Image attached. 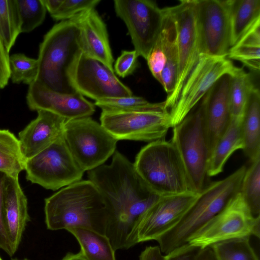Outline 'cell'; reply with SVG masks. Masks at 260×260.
I'll list each match as a JSON object with an SVG mask.
<instances>
[{
    "label": "cell",
    "instance_id": "obj_21",
    "mask_svg": "<svg viewBox=\"0 0 260 260\" xmlns=\"http://www.w3.org/2000/svg\"><path fill=\"white\" fill-rule=\"evenodd\" d=\"M5 214L8 239L15 253L27 223L29 221L26 197L18 178L7 177L5 191Z\"/></svg>",
    "mask_w": 260,
    "mask_h": 260
},
{
    "label": "cell",
    "instance_id": "obj_41",
    "mask_svg": "<svg viewBox=\"0 0 260 260\" xmlns=\"http://www.w3.org/2000/svg\"><path fill=\"white\" fill-rule=\"evenodd\" d=\"M10 77L9 52L0 38V89L8 84Z\"/></svg>",
    "mask_w": 260,
    "mask_h": 260
},
{
    "label": "cell",
    "instance_id": "obj_18",
    "mask_svg": "<svg viewBox=\"0 0 260 260\" xmlns=\"http://www.w3.org/2000/svg\"><path fill=\"white\" fill-rule=\"evenodd\" d=\"M231 75L220 77L203 98L204 121L210 154L231 120L230 89Z\"/></svg>",
    "mask_w": 260,
    "mask_h": 260
},
{
    "label": "cell",
    "instance_id": "obj_4",
    "mask_svg": "<svg viewBox=\"0 0 260 260\" xmlns=\"http://www.w3.org/2000/svg\"><path fill=\"white\" fill-rule=\"evenodd\" d=\"M83 52L80 30L71 19L54 25L39 48L36 81L55 91L73 94L69 73Z\"/></svg>",
    "mask_w": 260,
    "mask_h": 260
},
{
    "label": "cell",
    "instance_id": "obj_46",
    "mask_svg": "<svg viewBox=\"0 0 260 260\" xmlns=\"http://www.w3.org/2000/svg\"><path fill=\"white\" fill-rule=\"evenodd\" d=\"M12 260H19V259H16V258H15V259H13ZM22 260H29L27 258H25V259H22Z\"/></svg>",
    "mask_w": 260,
    "mask_h": 260
},
{
    "label": "cell",
    "instance_id": "obj_10",
    "mask_svg": "<svg viewBox=\"0 0 260 260\" xmlns=\"http://www.w3.org/2000/svg\"><path fill=\"white\" fill-rule=\"evenodd\" d=\"M236 68L227 57L200 54L177 100L168 112L172 127L190 112L220 77L225 74L232 75Z\"/></svg>",
    "mask_w": 260,
    "mask_h": 260
},
{
    "label": "cell",
    "instance_id": "obj_23",
    "mask_svg": "<svg viewBox=\"0 0 260 260\" xmlns=\"http://www.w3.org/2000/svg\"><path fill=\"white\" fill-rule=\"evenodd\" d=\"M241 125L243 151L251 161L260 156V93L255 86L250 92Z\"/></svg>",
    "mask_w": 260,
    "mask_h": 260
},
{
    "label": "cell",
    "instance_id": "obj_25",
    "mask_svg": "<svg viewBox=\"0 0 260 260\" xmlns=\"http://www.w3.org/2000/svg\"><path fill=\"white\" fill-rule=\"evenodd\" d=\"M229 10L231 47L260 20V0H226Z\"/></svg>",
    "mask_w": 260,
    "mask_h": 260
},
{
    "label": "cell",
    "instance_id": "obj_9",
    "mask_svg": "<svg viewBox=\"0 0 260 260\" xmlns=\"http://www.w3.org/2000/svg\"><path fill=\"white\" fill-rule=\"evenodd\" d=\"M251 236L259 238L260 217L252 215L239 192L191 236L187 243L203 249L221 241Z\"/></svg>",
    "mask_w": 260,
    "mask_h": 260
},
{
    "label": "cell",
    "instance_id": "obj_15",
    "mask_svg": "<svg viewBox=\"0 0 260 260\" xmlns=\"http://www.w3.org/2000/svg\"><path fill=\"white\" fill-rule=\"evenodd\" d=\"M197 16L201 54L227 57L231 48L227 1L197 0Z\"/></svg>",
    "mask_w": 260,
    "mask_h": 260
},
{
    "label": "cell",
    "instance_id": "obj_43",
    "mask_svg": "<svg viewBox=\"0 0 260 260\" xmlns=\"http://www.w3.org/2000/svg\"><path fill=\"white\" fill-rule=\"evenodd\" d=\"M46 10L50 15L55 13L59 8L63 0H42Z\"/></svg>",
    "mask_w": 260,
    "mask_h": 260
},
{
    "label": "cell",
    "instance_id": "obj_36",
    "mask_svg": "<svg viewBox=\"0 0 260 260\" xmlns=\"http://www.w3.org/2000/svg\"><path fill=\"white\" fill-rule=\"evenodd\" d=\"M165 46L166 34L162 25L161 30L146 59L150 72L159 83L161 73L166 63Z\"/></svg>",
    "mask_w": 260,
    "mask_h": 260
},
{
    "label": "cell",
    "instance_id": "obj_22",
    "mask_svg": "<svg viewBox=\"0 0 260 260\" xmlns=\"http://www.w3.org/2000/svg\"><path fill=\"white\" fill-rule=\"evenodd\" d=\"M242 119L231 118L230 123L212 151L207 167V176L220 173L226 161L238 149H243Z\"/></svg>",
    "mask_w": 260,
    "mask_h": 260
},
{
    "label": "cell",
    "instance_id": "obj_12",
    "mask_svg": "<svg viewBox=\"0 0 260 260\" xmlns=\"http://www.w3.org/2000/svg\"><path fill=\"white\" fill-rule=\"evenodd\" d=\"M101 124L118 141L153 142L164 139L172 127L169 114L164 110L102 111Z\"/></svg>",
    "mask_w": 260,
    "mask_h": 260
},
{
    "label": "cell",
    "instance_id": "obj_31",
    "mask_svg": "<svg viewBox=\"0 0 260 260\" xmlns=\"http://www.w3.org/2000/svg\"><path fill=\"white\" fill-rule=\"evenodd\" d=\"M21 33L16 0H0V38L9 53Z\"/></svg>",
    "mask_w": 260,
    "mask_h": 260
},
{
    "label": "cell",
    "instance_id": "obj_42",
    "mask_svg": "<svg viewBox=\"0 0 260 260\" xmlns=\"http://www.w3.org/2000/svg\"><path fill=\"white\" fill-rule=\"evenodd\" d=\"M140 260H165V255L162 254L158 246H147L140 256Z\"/></svg>",
    "mask_w": 260,
    "mask_h": 260
},
{
    "label": "cell",
    "instance_id": "obj_14",
    "mask_svg": "<svg viewBox=\"0 0 260 260\" xmlns=\"http://www.w3.org/2000/svg\"><path fill=\"white\" fill-rule=\"evenodd\" d=\"M69 78L76 92L95 101L133 95L131 90L118 79L114 71L83 52L73 66Z\"/></svg>",
    "mask_w": 260,
    "mask_h": 260
},
{
    "label": "cell",
    "instance_id": "obj_24",
    "mask_svg": "<svg viewBox=\"0 0 260 260\" xmlns=\"http://www.w3.org/2000/svg\"><path fill=\"white\" fill-rule=\"evenodd\" d=\"M162 9V26L166 34V63L161 73L160 83L168 95L175 88L178 73L179 54L177 28L174 18L170 7Z\"/></svg>",
    "mask_w": 260,
    "mask_h": 260
},
{
    "label": "cell",
    "instance_id": "obj_7",
    "mask_svg": "<svg viewBox=\"0 0 260 260\" xmlns=\"http://www.w3.org/2000/svg\"><path fill=\"white\" fill-rule=\"evenodd\" d=\"M63 135L73 157L84 172L103 165L115 152L118 141L90 116L67 120Z\"/></svg>",
    "mask_w": 260,
    "mask_h": 260
},
{
    "label": "cell",
    "instance_id": "obj_5",
    "mask_svg": "<svg viewBox=\"0 0 260 260\" xmlns=\"http://www.w3.org/2000/svg\"><path fill=\"white\" fill-rule=\"evenodd\" d=\"M134 165L145 184L160 197L193 192L183 162L171 141L164 139L150 142L137 154Z\"/></svg>",
    "mask_w": 260,
    "mask_h": 260
},
{
    "label": "cell",
    "instance_id": "obj_37",
    "mask_svg": "<svg viewBox=\"0 0 260 260\" xmlns=\"http://www.w3.org/2000/svg\"><path fill=\"white\" fill-rule=\"evenodd\" d=\"M99 0H63L56 12L51 16L56 20L64 21L86 10L95 8Z\"/></svg>",
    "mask_w": 260,
    "mask_h": 260
},
{
    "label": "cell",
    "instance_id": "obj_8",
    "mask_svg": "<svg viewBox=\"0 0 260 260\" xmlns=\"http://www.w3.org/2000/svg\"><path fill=\"white\" fill-rule=\"evenodd\" d=\"M24 170L28 181L52 190L80 181L84 172L71 153L63 135L26 159Z\"/></svg>",
    "mask_w": 260,
    "mask_h": 260
},
{
    "label": "cell",
    "instance_id": "obj_16",
    "mask_svg": "<svg viewBox=\"0 0 260 260\" xmlns=\"http://www.w3.org/2000/svg\"><path fill=\"white\" fill-rule=\"evenodd\" d=\"M199 193L160 197L143 215L138 226V243L156 240L173 228L192 205Z\"/></svg>",
    "mask_w": 260,
    "mask_h": 260
},
{
    "label": "cell",
    "instance_id": "obj_26",
    "mask_svg": "<svg viewBox=\"0 0 260 260\" xmlns=\"http://www.w3.org/2000/svg\"><path fill=\"white\" fill-rule=\"evenodd\" d=\"M66 230L76 238L81 247L79 253L86 260H116V251L105 235L81 227Z\"/></svg>",
    "mask_w": 260,
    "mask_h": 260
},
{
    "label": "cell",
    "instance_id": "obj_32",
    "mask_svg": "<svg viewBox=\"0 0 260 260\" xmlns=\"http://www.w3.org/2000/svg\"><path fill=\"white\" fill-rule=\"evenodd\" d=\"M250 237L221 241L210 246L216 260H259L250 243Z\"/></svg>",
    "mask_w": 260,
    "mask_h": 260
},
{
    "label": "cell",
    "instance_id": "obj_33",
    "mask_svg": "<svg viewBox=\"0 0 260 260\" xmlns=\"http://www.w3.org/2000/svg\"><path fill=\"white\" fill-rule=\"evenodd\" d=\"M94 105L100 107L102 111L164 110V102L158 103H151L142 97L134 95L101 99L96 101Z\"/></svg>",
    "mask_w": 260,
    "mask_h": 260
},
{
    "label": "cell",
    "instance_id": "obj_40",
    "mask_svg": "<svg viewBox=\"0 0 260 260\" xmlns=\"http://www.w3.org/2000/svg\"><path fill=\"white\" fill-rule=\"evenodd\" d=\"M201 248L188 243L165 255V260H197Z\"/></svg>",
    "mask_w": 260,
    "mask_h": 260
},
{
    "label": "cell",
    "instance_id": "obj_2",
    "mask_svg": "<svg viewBox=\"0 0 260 260\" xmlns=\"http://www.w3.org/2000/svg\"><path fill=\"white\" fill-rule=\"evenodd\" d=\"M44 212L48 230L81 227L105 235V203L89 180L75 182L46 198Z\"/></svg>",
    "mask_w": 260,
    "mask_h": 260
},
{
    "label": "cell",
    "instance_id": "obj_11",
    "mask_svg": "<svg viewBox=\"0 0 260 260\" xmlns=\"http://www.w3.org/2000/svg\"><path fill=\"white\" fill-rule=\"evenodd\" d=\"M177 33L179 60L177 79L173 91L167 95L164 109L168 111L178 95L201 54L197 16V0H182L170 7Z\"/></svg>",
    "mask_w": 260,
    "mask_h": 260
},
{
    "label": "cell",
    "instance_id": "obj_34",
    "mask_svg": "<svg viewBox=\"0 0 260 260\" xmlns=\"http://www.w3.org/2000/svg\"><path fill=\"white\" fill-rule=\"evenodd\" d=\"M21 23V33L29 32L44 21L46 9L42 0H16Z\"/></svg>",
    "mask_w": 260,
    "mask_h": 260
},
{
    "label": "cell",
    "instance_id": "obj_3",
    "mask_svg": "<svg viewBox=\"0 0 260 260\" xmlns=\"http://www.w3.org/2000/svg\"><path fill=\"white\" fill-rule=\"evenodd\" d=\"M246 168L242 166L225 178L206 185L179 221L156 240L162 253L187 244L191 236L226 206L240 192Z\"/></svg>",
    "mask_w": 260,
    "mask_h": 260
},
{
    "label": "cell",
    "instance_id": "obj_13",
    "mask_svg": "<svg viewBox=\"0 0 260 260\" xmlns=\"http://www.w3.org/2000/svg\"><path fill=\"white\" fill-rule=\"evenodd\" d=\"M114 6L127 27L134 50L146 60L162 27V8L149 0H115Z\"/></svg>",
    "mask_w": 260,
    "mask_h": 260
},
{
    "label": "cell",
    "instance_id": "obj_30",
    "mask_svg": "<svg viewBox=\"0 0 260 260\" xmlns=\"http://www.w3.org/2000/svg\"><path fill=\"white\" fill-rule=\"evenodd\" d=\"M240 193L252 215L260 217V156L246 168Z\"/></svg>",
    "mask_w": 260,
    "mask_h": 260
},
{
    "label": "cell",
    "instance_id": "obj_6",
    "mask_svg": "<svg viewBox=\"0 0 260 260\" xmlns=\"http://www.w3.org/2000/svg\"><path fill=\"white\" fill-rule=\"evenodd\" d=\"M172 127L171 142L183 162L192 191L199 193L206 185L210 157L203 99L181 121Z\"/></svg>",
    "mask_w": 260,
    "mask_h": 260
},
{
    "label": "cell",
    "instance_id": "obj_47",
    "mask_svg": "<svg viewBox=\"0 0 260 260\" xmlns=\"http://www.w3.org/2000/svg\"><path fill=\"white\" fill-rule=\"evenodd\" d=\"M0 260H3V259H2V258L1 257V256H0Z\"/></svg>",
    "mask_w": 260,
    "mask_h": 260
},
{
    "label": "cell",
    "instance_id": "obj_20",
    "mask_svg": "<svg viewBox=\"0 0 260 260\" xmlns=\"http://www.w3.org/2000/svg\"><path fill=\"white\" fill-rule=\"evenodd\" d=\"M37 117L18 134L24 158L29 159L46 148L63 135L66 120L49 111H37Z\"/></svg>",
    "mask_w": 260,
    "mask_h": 260
},
{
    "label": "cell",
    "instance_id": "obj_27",
    "mask_svg": "<svg viewBox=\"0 0 260 260\" xmlns=\"http://www.w3.org/2000/svg\"><path fill=\"white\" fill-rule=\"evenodd\" d=\"M260 20L256 22L232 46L227 58L240 61L249 69L258 73L260 69Z\"/></svg>",
    "mask_w": 260,
    "mask_h": 260
},
{
    "label": "cell",
    "instance_id": "obj_38",
    "mask_svg": "<svg viewBox=\"0 0 260 260\" xmlns=\"http://www.w3.org/2000/svg\"><path fill=\"white\" fill-rule=\"evenodd\" d=\"M7 176L0 172V249L10 256L14 254L10 243L5 220V191Z\"/></svg>",
    "mask_w": 260,
    "mask_h": 260
},
{
    "label": "cell",
    "instance_id": "obj_28",
    "mask_svg": "<svg viewBox=\"0 0 260 260\" xmlns=\"http://www.w3.org/2000/svg\"><path fill=\"white\" fill-rule=\"evenodd\" d=\"M25 162L18 138L8 129H0V172L18 178Z\"/></svg>",
    "mask_w": 260,
    "mask_h": 260
},
{
    "label": "cell",
    "instance_id": "obj_29",
    "mask_svg": "<svg viewBox=\"0 0 260 260\" xmlns=\"http://www.w3.org/2000/svg\"><path fill=\"white\" fill-rule=\"evenodd\" d=\"M250 74L237 67L231 75L230 107L231 118L242 119L247 100L254 87Z\"/></svg>",
    "mask_w": 260,
    "mask_h": 260
},
{
    "label": "cell",
    "instance_id": "obj_17",
    "mask_svg": "<svg viewBox=\"0 0 260 260\" xmlns=\"http://www.w3.org/2000/svg\"><path fill=\"white\" fill-rule=\"evenodd\" d=\"M26 101L31 110L49 111L66 120L90 116L95 112V105L79 92L59 93L36 80L29 85Z\"/></svg>",
    "mask_w": 260,
    "mask_h": 260
},
{
    "label": "cell",
    "instance_id": "obj_45",
    "mask_svg": "<svg viewBox=\"0 0 260 260\" xmlns=\"http://www.w3.org/2000/svg\"><path fill=\"white\" fill-rule=\"evenodd\" d=\"M61 260H86L81 254L78 252L73 253L72 252L67 253Z\"/></svg>",
    "mask_w": 260,
    "mask_h": 260
},
{
    "label": "cell",
    "instance_id": "obj_44",
    "mask_svg": "<svg viewBox=\"0 0 260 260\" xmlns=\"http://www.w3.org/2000/svg\"><path fill=\"white\" fill-rule=\"evenodd\" d=\"M197 260H216L211 247H207L201 249Z\"/></svg>",
    "mask_w": 260,
    "mask_h": 260
},
{
    "label": "cell",
    "instance_id": "obj_35",
    "mask_svg": "<svg viewBox=\"0 0 260 260\" xmlns=\"http://www.w3.org/2000/svg\"><path fill=\"white\" fill-rule=\"evenodd\" d=\"M10 77L14 83L23 82L28 85L36 80L38 73L37 59L21 53L9 56Z\"/></svg>",
    "mask_w": 260,
    "mask_h": 260
},
{
    "label": "cell",
    "instance_id": "obj_39",
    "mask_svg": "<svg viewBox=\"0 0 260 260\" xmlns=\"http://www.w3.org/2000/svg\"><path fill=\"white\" fill-rule=\"evenodd\" d=\"M138 55L135 50L122 51L114 66V71L122 78L132 74L138 66Z\"/></svg>",
    "mask_w": 260,
    "mask_h": 260
},
{
    "label": "cell",
    "instance_id": "obj_1",
    "mask_svg": "<svg viewBox=\"0 0 260 260\" xmlns=\"http://www.w3.org/2000/svg\"><path fill=\"white\" fill-rule=\"evenodd\" d=\"M89 180L102 194L106 207L105 235L113 249H127L138 243L142 217L160 196L145 184L134 163L118 151L110 165L87 171Z\"/></svg>",
    "mask_w": 260,
    "mask_h": 260
},
{
    "label": "cell",
    "instance_id": "obj_19",
    "mask_svg": "<svg viewBox=\"0 0 260 260\" xmlns=\"http://www.w3.org/2000/svg\"><path fill=\"white\" fill-rule=\"evenodd\" d=\"M70 19L80 29L83 52L114 71V59L107 27L95 8L83 12Z\"/></svg>",
    "mask_w": 260,
    "mask_h": 260
}]
</instances>
